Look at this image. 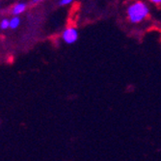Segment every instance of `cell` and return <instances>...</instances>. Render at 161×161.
Wrapping results in <instances>:
<instances>
[{"instance_id":"8992f818","label":"cell","mask_w":161,"mask_h":161,"mask_svg":"<svg viewBox=\"0 0 161 161\" xmlns=\"http://www.w3.org/2000/svg\"><path fill=\"white\" fill-rule=\"evenodd\" d=\"M71 3H72V0H61V1H59L60 6H66V5L71 4Z\"/></svg>"},{"instance_id":"6da1fadb","label":"cell","mask_w":161,"mask_h":161,"mask_svg":"<svg viewBox=\"0 0 161 161\" xmlns=\"http://www.w3.org/2000/svg\"><path fill=\"white\" fill-rule=\"evenodd\" d=\"M150 14L149 6L144 2H135L128 6L126 10L127 19L132 23H139L144 20Z\"/></svg>"},{"instance_id":"277c9868","label":"cell","mask_w":161,"mask_h":161,"mask_svg":"<svg viewBox=\"0 0 161 161\" xmlns=\"http://www.w3.org/2000/svg\"><path fill=\"white\" fill-rule=\"evenodd\" d=\"M19 23H20V19H19L18 17H14V18H13V19L10 20V27H11L12 29H16V28L19 27Z\"/></svg>"},{"instance_id":"ba28073f","label":"cell","mask_w":161,"mask_h":161,"mask_svg":"<svg viewBox=\"0 0 161 161\" xmlns=\"http://www.w3.org/2000/svg\"><path fill=\"white\" fill-rule=\"evenodd\" d=\"M37 3H40V1H38V0H34V1H31V4H37Z\"/></svg>"},{"instance_id":"52a82bcc","label":"cell","mask_w":161,"mask_h":161,"mask_svg":"<svg viewBox=\"0 0 161 161\" xmlns=\"http://www.w3.org/2000/svg\"><path fill=\"white\" fill-rule=\"evenodd\" d=\"M153 4H155V5H160L161 4V0H152V1H151Z\"/></svg>"},{"instance_id":"5b68a950","label":"cell","mask_w":161,"mask_h":161,"mask_svg":"<svg viewBox=\"0 0 161 161\" xmlns=\"http://www.w3.org/2000/svg\"><path fill=\"white\" fill-rule=\"evenodd\" d=\"M0 27H1V29H7L8 27H10V20L3 19L1 23H0Z\"/></svg>"},{"instance_id":"3957f363","label":"cell","mask_w":161,"mask_h":161,"mask_svg":"<svg viewBox=\"0 0 161 161\" xmlns=\"http://www.w3.org/2000/svg\"><path fill=\"white\" fill-rule=\"evenodd\" d=\"M26 7H27V5L25 3H19V4H17L16 6L14 7L13 14H19L23 13L26 10Z\"/></svg>"},{"instance_id":"7a4b0ae2","label":"cell","mask_w":161,"mask_h":161,"mask_svg":"<svg viewBox=\"0 0 161 161\" xmlns=\"http://www.w3.org/2000/svg\"><path fill=\"white\" fill-rule=\"evenodd\" d=\"M63 41L68 45H72L78 40V31L75 27H68L66 28L62 34Z\"/></svg>"}]
</instances>
